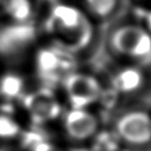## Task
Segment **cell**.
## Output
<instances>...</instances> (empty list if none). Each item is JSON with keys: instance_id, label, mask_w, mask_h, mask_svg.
Instances as JSON below:
<instances>
[{"instance_id": "cell-1", "label": "cell", "mask_w": 151, "mask_h": 151, "mask_svg": "<svg viewBox=\"0 0 151 151\" xmlns=\"http://www.w3.org/2000/svg\"><path fill=\"white\" fill-rule=\"evenodd\" d=\"M49 29L56 35L58 47L71 53L86 46L92 32L85 16L75 7L65 4H58L52 9Z\"/></svg>"}, {"instance_id": "cell-2", "label": "cell", "mask_w": 151, "mask_h": 151, "mask_svg": "<svg viewBox=\"0 0 151 151\" xmlns=\"http://www.w3.org/2000/svg\"><path fill=\"white\" fill-rule=\"evenodd\" d=\"M40 77L49 84H56L75 73L76 60L73 53L60 47L42 49L36 57Z\"/></svg>"}, {"instance_id": "cell-3", "label": "cell", "mask_w": 151, "mask_h": 151, "mask_svg": "<svg viewBox=\"0 0 151 151\" xmlns=\"http://www.w3.org/2000/svg\"><path fill=\"white\" fill-rule=\"evenodd\" d=\"M111 46L116 53L137 59L151 57V35L136 25L121 26L111 36Z\"/></svg>"}, {"instance_id": "cell-4", "label": "cell", "mask_w": 151, "mask_h": 151, "mask_svg": "<svg viewBox=\"0 0 151 151\" xmlns=\"http://www.w3.org/2000/svg\"><path fill=\"white\" fill-rule=\"evenodd\" d=\"M73 109H84L97 101L101 92L99 81L92 76L73 73L63 81Z\"/></svg>"}, {"instance_id": "cell-5", "label": "cell", "mask_w": 151, "mask_h": 151, "mask_svg": "<svg viewBox=\"0 0 151 151\" xmlns=\"http://www.w3.org/2000/svg\"><path fill=\"white\" fill-rule=\"evenodd\" d=\"M116 132L122 140L129 144L149 143L151 141V117L141 111L126 113L118 119Z\"/></svg>"}, {"instance_id": "cell-6", "label": "cell", "mask_w": 151, "mask_h": 151, "mask_svg": "<svg viewBox=\"0 0 151 151\" xmlns=\"http://www.w3.org/2000/svg\"><path fill=\"white\" fill-rule=\"evenodd\" d=\"M23 103L34 123L42 124L59 116L61 107L54 93L49 88H44L26 95Z\"/></svg>"}, {"instance_id": "cell-7", "label": "cell", "mask_w": 151, "mask_h": 151, "mask_svg": "<svg viewBox=\"0 0 151 151\" xmlns=\"http://www.w3.org/2000/svg\"><path fill=\"white\" fill-rule=\"evenodd\" d=\"M35 36L34 27L19 23L0 29V54L12 55L22 51Z\"/></svg>"}, {"instance_id": "cell-8", "label": "cell", "mask_w": 151, "mask_h": 151, "mask_svg": "<svg viewBox=\"0 0 151 151\" xmlns=\"http://www.w3.org/2000/svg\"><path fill=\"white\" fill-rule=\"evenodd\" d=\"M64 126L70 138L86 140L96 132L97 120L84 109H73L65 116Z\"/></svg>"}, {"instance_id": "cell-9", "label": "cell", "mask_w": 151, "mask_h": 151, "mask_svg": "<svg viewBox=\"0 0 151 151\" xmlns=\"http://www.w3.org/2000/svg\"><path fill=\"white\" fill-rule=\"evenodd\" d=\"M143 82V76L139 69H122L114 79V87L122 92H132L138 89Z\"/></svg>"}, {"instance_id": "cell-10", "label": "cell", "mask_w": 151, "mask_h": 151, "mask_svg": "<svg viewBox=\"0 0 151 151\" xmlns=\"http://www.w3.org/2000/svg\"><path fill=\"white\" fill-rule=\"evenodd\" d=\"M7 14L19 23H26L31 16V3L29 0H6Z\"/></svg>"}, {"instance_id": "cell-11", "label": "cell", "mask_w": 151, "mask_h": 151, "mask_svg": "<svg viewBox=\"0 0 151 151\" xmlns=\"http://www.w3.org/2000/svg\"><path fill=\"white\" fill-rule=\"evenodd\" d=\"M23 90V80L16 75H6L0 81V93L7 99L19 96Z\"/></svg>"}, {"instance_id": "cell-12", "label": "cell", "mask_w": 151, "mask_h": 151, "mask_svg": "<svg viewBox=\"0 0 151 151\" xmlns=\"http://www.w3.org/2000/svg\"><path fill=\"white\" fill-rule=\"evenodd\" d=\"M117 0H86V4L92 14L97 17L110 15L116 5Z\"/></svg>"}, {"instance_id": "cell-13", "label": "cell", "mask_w": 151, "mask_h": 151, "mask_svg": "<svg viewBox=\"0 0 151 151\" xmlns=\"http://www.w3.org/2000/svg\"><path fill=\"white\" fill-rule=\"evenodd\" d=\"M20 132L18 123L5 114H0V138H13Z\"/></svg>"}, {"instance_id": "cell-14", "label": "cell", "mask_w": 151, "mask_h": 151, "mask_svg": "<svg viewBox=\"0 0 151 151\" xmlns=\"http://www.w3.org/2000/svg\"><path fill=\"white\" fill-rule=\"evenodd\" d=\"M26 140L32 151H58L53 145L44 141L37 134H28L26 136Z\"/></svg>"}, {"instance_id": "cell-15", "label": "cell", "mask_w": 151, "mask_h": 151, "mask_svg": "<svg viewBox=\"0 0 151 151\" xmlns=\"http://www.w3.org/2000/svg\"><path fill=\"white\" fill-rule=\"evenodd\" d=\"M146 20H147V25H148V27H149V29L151 30V12L150 13L147 15V18H146Z\"/></svg>"}]
</instances>
